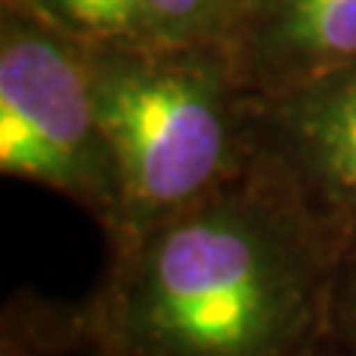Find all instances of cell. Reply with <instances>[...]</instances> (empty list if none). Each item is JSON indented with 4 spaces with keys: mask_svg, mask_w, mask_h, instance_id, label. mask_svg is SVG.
<instances>
[{
    "mask_svg": "<svg viewBox=\"0 0 356 356\" xmlns=\"http://www.w3.org/2000/svg\"><path fill=\"white\" fill-rule=\"evenodd\" d=\"M344 241L261 149L211 196L107 247L83 356H312Z\"/></svg>",
    "mask_w": 356,
    "mask_h": 356,
    "instance_id": "cell-1",
    "label": "cell"
},
{
    "mask_svg": "<svg viewBox=\"0 0 356 356\" xmlns=\"http://www.w3.org/2000/svg\"><path fill=\"white\" fill-rule=\"evenodd\" d=\"M86 57L119 181L107 247L202 202L261 152V98L222 44H86Z\"/></svg>",
    "mask_w": 356,
    "mask_h": 356,
    "instance_id": "cell-2",
    "label": "cell"
},
{
    "mask_svg": "<svg viewBox=\"0 0 356 356\" xmlns=\"http://www.w3.org/2000/svg\"><path fill=\"white\" fill-rule=\"evenodd\" d=\"M0 172L74 202L104 238L116 226L119 181L86 44L18 0H0Z\"/></svg>",
    "mask_w": 356,
    "mask_h": 356,
    "instance_id": "cell-3",
    "label": "cell"
},
{
    "mask_svg": "<svg viewBox=\"0 0 356 356\" xmlns=\"http://www.w3.org/2000/svg\"><path fill=\"white\" fill-rule=\"evenodd\" d=\"M259 134L348 252L356 243V63L261 102Z\"/></svg>",
    "mask_w": 356,
    "mask_h": 356,
    "instance_id": "cell-4",
    "label": "cell"
},
{
    "mask_svg": "<svg viewBox=\"0 0 356 356\" xmlns=\"http://www.w3.org/2000/svg\"><path fill=\"white\" fill-rule=\"evenodd\" d=\"M220 44L267 102L356 63V0H235Z\"/></svg>",
    "mask_w": 356,
    "mask_h": 356,
    "instance_id": "cell-5",
    "label": "cell"
},
{
    "mask_svg": "<svg viewBox=\"0 0 356 356\" xmlns=\"http://www.w3.org/2000/svg\"><path fill=\"white\" fill-rule=\"evenodd\" d=\"M81 300L65 303L36 291L9 294L0 312V356H83Z\"/></svg>",
    "mask_w": 356,
    "mask_h": 356,
    "instance_id": "cell-6",
    "label": "cell"
},
{
    "mask_svg": "<svg viewBox=\"0 0 356 356\" xmlns=\"http://www.w3.org/2000/svg\"><path fill=\"white\" fill-rule=\"evenodd\" d=\"M83 44H146V0H18Z\"/></svg>",
    "mask_w": 356,
    "mask_h": 356,
    "instance_id": "cell-7",
    "label": "cell"
},
{
    "mask_svg": "<svg viewBox=\"0 0 356 356\" xmlns=\"http://www.w3.org/2000/svg\"><path fill=\"white\" fill-rule=\"evenodd\" d=\"M235 0H146V44L217 42Z\"/></svg>",
    "mask_w": 356,
    "mask_h": 356,
    "instance_id": "cell-8",
    "label": "cell"
},
{
    "mask_svg": "<svg viewBox=\"0 0 356 356\" xmlns=\"http://www.w3.org/2000/svg\"><path fill=\"white\" fill-rule=\"evenodd\" d=\"M327 339L341 356H356V243L341 255L332 280Z\"/></svg>",
    "mask_w": 356,
    "mask_h": 356,
    "instance_id": "cell-9",
    "label": "cell"
},
{
    "mask_svg": "<svg viewBox=\"0 0 356 356\" xmlns=\"http://www.w3.org/2000/svg\"><path fill=\"white\" fill-rule=\"evenodd\" d=\"M312 356H341V353L336 350V344H332L330 339H324V341H321V344H318V350H315V353H312Z\"/></svg>",
    "mask_w": 356,
    "mask_h": 356,
    "instance_id": "cell-10",
    "label": "cell"
}]
</instances>
